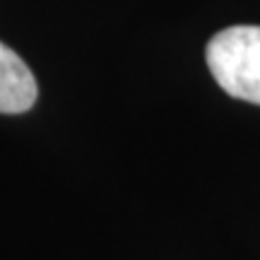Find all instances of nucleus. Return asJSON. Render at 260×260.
Wrapping results in <instances>:
<instances>
[{
  "label": "nucleus",
  "instance_id": "1",
  "mask_svg": "<svg viewBox=\"0 0 260 260\" xmlns=\"http://www.w3.org/2000/svg\"><path fill=\"white\" fill-rule=\"evenodd\" d=\"M207 68L229 96L260 104V27L239 24L207 44Z\"/></svg>",
  "mask_w": 260,
  "mask_h": 260
},
{
  "label": "nucleus",
  "instance_id": "2",
  "mask_svg": "<svg viewBox=\"0 0 260 260\" xmlns=\"http://www.w3.org/2000/svg\"><path fill=\"white\" fill-rule=\"evenodd\" d=\"M37 80L22 58L0 41V113H24L37 104Z\"/></svg>",
  "mask_w": 260,
  "mask_h": 260
}]
</instances>
